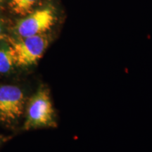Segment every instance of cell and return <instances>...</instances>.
<instances>
[{
	"mask_svg": "<svg viewBox=\"0 0 152 152\" xmlns=\"http://www.w3.org/2000/svg\"><path fill=\"white\" fill-rule=\"evenodd\" d=\"M1 1H2V0H0V2H1Z\"/></svg>",
	"mask_w": 152,
	"mask_h": 152,
	"instance_id": "cell-8",
	"label": "cell"
},
{
	"mask_svg": "<svg viewBox=\"0 0 152 152\" xmlns=\"http://www.w3.org/2000/svg\"><path fill=\"white\" fill-rule=\"evenodd\" d=\"M4 38V35L2 33V27H1V23H0V39H2Z\"/></svg>",
	"mask_w": 152,
	"mask_h": 152,
	"instance_id": "cell-7",
	"label": "cell"
},
{
	"mask_svg": "<svg viewBox=\"0 0 152 152\" xmlns=\"http://www.w3.org/2000/svg\"><path fill=\"white\" fill-rule=\"evenodd\" d=\"M15 64L14 57L11 47L0 49V73L9 72Z\"/></svg>",
	"mask_w": 152,
	"mask_h": 152,
	"instance_id": "cell-6",
	"label": "cell"
},
{
	"mask_svg": "<svg viewBox=\"0 0 152 152\" xmlns=\"http://www.w3.org/2000/svg\"><path fill=\"white\" fill-rule=\"evenodd\" d=\"M48 46V39L42 35L23 37L22 40L12 43L11 48L15 64L27 66L37 61Z\"/></svg>",
	"mask_w": 152,
	"mask_h": 152,
	"instance_id": "cell-2",
	"label": "cell"
},
{
	"mask_svg": "<svg viewBox=\"0 0 152 152\" xmlns=\"http://www.w3.org/2000/svg\"><path fill=\"white\" fill-rule=\"evenodd\" d=\"M56 16L51 7L33 11L17 26L18 35L23 37L42 35L54 26Z\"/></svg>",
	"mask_w": 152,
	"mask_h": 152,
	"instance_id": "cell-3",
	"label": "cell"
},
{
	"mask_svg": "<svg viewBox=\"0 0 152 152\" xmlns=\"http://www.w3.org/2000/svg\"><path fill=\"white\" fill-rule=\"evenodd\" d=\"M55 125L54 108L48 91L39 90L28 103L24 128L30 130Z\"/></svg>",
	"mask_w": 152,
	"mask_h": 152,
	"instance_id": "cell-1",
	"label": "cell"
},
{
	"mask_svg": "<svg viewBox=\"0 0 152 152\" xmlns=\"http://www.w3.org/2000/svg\"><path fill=\"white\" fill-rule=\"evenodd\" d=\"M25 96L23 91L14 85L0 86V120L14 121L23 110Z\"/></svg>",
	"mask_w": 152,
	"mask_h": 152,
	"instance_id": "cell-4",
	"label": "cell"
},
{
	"mask_svg": "<svg viewBox=\"0 0 152 152\" xmlns=\"http://www.w3.org/2000/svg\"><path fill=\"white\" fill-rule=\"evenodd\" d=\"M38 0H11L9 7L13 12L20 16H28L33 12Z\"/></svg>",
	"mask_w": 152,
	"mask_h": 152,
	"instance_id": "cell-5",
	"label": "cell"
}]
</instances>
